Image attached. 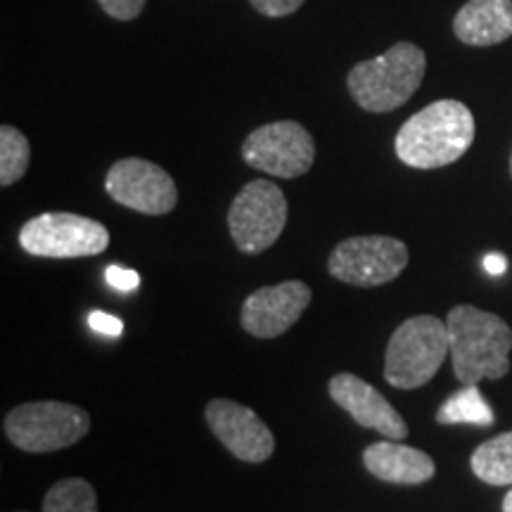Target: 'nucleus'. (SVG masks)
Here are the masks:
<instances>
[{"instance_id":"obj_1","label":"nucleus","mask_w":512,"mask_h":512,"mask_svg":"<svg viewBox=\"0 0 512 512\" xmlns=\"http://www.w3.org/2000/svg\"><path fill=\"white\" fill-rule=\"evenodd\" d=\"M448 347L460 384L501 380L510 373L512 330L496 313L460 304L448 311Z\"/></svg>"},{"instance_id":"obj_2","label":"nucleus","mask_w":512,"mask_h":512,"mask_svg":"<svg viewBox=\"0 0 512 512\" xmlns=\"http://www.w3.org/2000/svg\"><path fill=\"white\" fill-rule=\"evenodd\" d=\"M475 140V117L458 100H437L413 114L396 133V155L413 169L458 162Z\"/></svg>"},{"instance_id":"obj_3","label":"nucleus","mask_w":512,"mask_h":512,"mask_svg":"<svg viewBox=\"0 0 512 512\" xmlns=\"http://www.w3.org/2000/svg\"><path fill=\"white\" fill-rule=\"evenodd\" d=\"M427 57L415 43H396L373 60L358 62L349 72V93L366 112L399 110L425 79Z\"/></svg>"},{"instance_id":"obj_4","label":"nucleus","mask_w":512,"mask_h":512,"mask_svg":"<svg viewBox=\"0 0 512 512\" xmlns=\"http://www.w3.org/2000/svg\"><path fill=\"white\" fill-rule=\"evenodd\" d=\"M448 328L434 316L408 318L394 330L384 356V380L396 389H418L427 384L444 366Z\"/></svg>"},{"instance_id":"obj_5","label":"nucleus","mask_w":512,"mask_h":512,"mask_svg":"<svg viewBox=\"0 0 512 512\" xmlns=\"http://www.w3.org/2000/svg\"><path fill=\"white\" fill-rule=\"evenodd\" d=\"M91 430L83 408L64 401H31L5 415L3 432L27 453H53L74 446Z\"/></svg>"},{"instance_id":"obj_6","label":"nucleus","mask_w":512,"mask_h":512,"mask_svg":"<svg viewBox=\"0 0 512 512\" xmlns=\"http://www.w3.org/2000/svg\"><path fill=\"white\" fill-rule=\"evenodd\" d=\"M19 245L31 256L46 259H81L105 252L110 245V230L100 221L69 211H48L24 223L19 230Z\"/></svg>"},{"instance_id":"obj_7","label":"nucleus","mask_w":512,"mask_h":512,"mask_svg":"<svg viewBox=\"0 0 512 512\" xmlns=\"http://www.w3.org/2000/svg\"><path fill=\"white\" fill-rule=\"evenodd\" d=\"M287 223V200L271 181L247 183L228 209V228L235 247L245 254H261L275 245Z\"/></svg>"},{"instance_id":"obj_8","label":"nucleus","mask_w":512,"mask_h":512,"mask_svg":"<svg viewBox=\"0 0 512 512\" xmlns=\"http://www.w3.org/2000/svg\"><path fill=\"white\" fill-rule=\"evenodd\" d=\"M408 259L411 254L406 242L389 235H356L332 249L328 268L332 278L347 285L377 287L399 278Z\"/></svg>"},{"instance_id":"obj_9","label":"nucleus","mask_w":512,"mask_h":512,"mask_svg":"<svg viewBox=\"0 0 512 512\" xmlns=\"http://www.w3.org/2000/svg\"><path fill=\"white\" fill-rule=\"evenodd\" d=\"M242 159L264 174L297 178L313 166L316 145L311 133L297 121H275L249 133L242 143Z\"/></svg>"},{"instance_id":"obj_10","label":"nucleus","mask_w":512,"mask_h":512,"mask_svg":"<svg viewBox=\"0 0 512 512\" xmlns=\"http://www.w3.org/2000/svg\"><path fill=\"white\" fill-rule=\"evenodd\" d=\"M105 190L121 207L147 216L169 214L178 202V188L162 166L140 157L121 159L107 171Z\"/></svg>"},{"instance_id":"obj_11","label":"nucleus","mask_w":512,"mask_h":512,"mask_svg":"<svg viewBox=\"0 0 512 512\" xmlns=\"http://www.w3.org/2000/svg\"><path fill=\"white\" fill-rule=\"evenodd\" d=\"M209 430L238 460L245 463H264L273 456L275 437L266 422L252 408L230 399H214L207 403Z\"/></svg>"},{"instance_id":"obj_12","label":"nucleus","mask_w":512,"mask_h":512,"mask_svg":"<svg viewBox=\"0 0 512 512\" xmlns=\"http://www.w3.org/2000/svg\"><path fill=\"white\" fill-rule=\"evenodd\" d=\"M311 304V290L302 280L261 287L249 294L242 304L240 323L249 335L259 339H275L302 318Z\"/></svg>"},{"instance_id":"obj_13","label":"nucleus","mask_w":512,"mask_h":512,"mask_svg":"<svg viewBox=\"0 0 512 512\" xmlns=\"http://www.w3.org/2000/svg\"><path fill=\"white\" fill-rule=\"evenodd\" d=\"M328 392L342 411H347L358 425L380 432L382 437L401 441L408 437V425L399 411L377 392L373 384L351 373H339L330 380Z\"/></svg>"},{"instance_id":"obj_14","label":"nucleus","mask_w":512,"mask_h":512,"mask_svg":"<svg viewBox=\"0 0 512 512\" xmlns=\"http://www.w3.org/2000/svg\"><path fill=\"white\" fill-rule=\"evenodd\" d=\"M363 465L370 475L389 484H425L437 472L434 460L425 451L399 444V441H377L363 451Z\"/></svg>"},{"instance_id":"obj_15","label":"nucleus","mask_w":512,"mask_h":512,"mask_svg":"<svg viewBox=\"0 0 512 512\" xmlns=\"http://www.w3.org/2000/svg\"><path fill=\"white\" fill-rule=\"evenodd\" d=\"M453 31L467 46H496L512 36V0H470L453 19Z\"/></svg>"},{"instance_id":"obj_16","label":"nucleus","mask_w":512,"mask_h":512,"mask_svg":"<svg viewBox=\"0 0 512 512\" xmlns=\"http://www.w3.org/2000/svg\"><path fill=\"white\" fill-rule=\"evenodd\" d=\"M472 472L491 486L512 484V432L484 441L470 458Z\"/></svg>"},{"instance_id":"obj_17","label":"nucleus","mask_w":512,"mask_h":512,"mask_svg":"<svg viewBox=\"0 0 512 512\" xmlns=\"http://www.w3.org/2000/svg\"><path fill=\"white\" fill-rule=\"evenodd\" d=\"M439 425H479L489 427L494 425V411H491L489 401L484 399L477 384H465L460 392L441 403L437 411Z\"/></svg>"},{"instance_id":"obj_18","label":"nucleus","mask_w":512,"mask_h":512,"mask_svg":"<svg viewBox=\"0 0 512 512\" xmlns=\"http://www.w3.org/2000/svg\"><path fill=\"white\" fill-rule=\"evenodd\" d=\"M43 512H98V496L86 479H62L46 494Z\"/></svg>"},{"instance_id":"obj_19","label":"nucleus","mask_w":512,"mask_h":512,"mask_svg":"<svg viewBox=\"0 0 512 512\" xmlns=\"http://www.w3.org/2000/svg\"><path fill=\"white\" fill-rule=\"evenodd\" d=\"M29 140L15 126L0 128V185L10 188L29 169Z\"/></svg>"},{"instance_id":"obj_20","label":"nucleus","mask_w":512,"mask_h":512,"mask_svg":"<svg viewBox=\"0 0 512 512\" xmlns=\"http://www.w3.org/2000/svg\"><path fill=\"white\" fill-rule=\"evenodd\" d=\"M98 3L110 17L121 19V22H131V19H136L143 12L147 0H98Z\"/></svg>"},{"instance_id":"obj_21","label":"nucleus","mask_w":512,"mask_h":512,"mask_svg":"<svg viewBox=\"0 0 512 512\" xmlns=\"http://www.w3.org/2000/svg\"><path fill=\"white\" fill-rule=\"evenodd\" d=\"M105 280H107V285L114 287V290H119V292H131L140 285L138 271H133V268H121V266H107Z\"/></svg>"},{"instance_id":"obj_22","label":"nucleus","mask_w":512,"mask_h":512,"mask_svg":"<svg viewBox=\"0 0 512 512\" xmlns=\"http://www.w3.org/2000/svg\"><path fill=\"white\" fill-rule=\"evenodd\" d=\"M256 12L266 17H287L304 5V0H249Z\"/></svg>"},{"instance_id":"obj_23","label":"nucleus","mask_w":512,"mask_h":512,"mask_svg":"<svg viewBox=\"0 0 512 512\" xmlns=\"http://www.w3.org/2000/svg\"><path fill=\"white\" fill-rule=\"evenodd\" d=\"M88 325L95 332H100V335H107V337H119L121 332H124V323L117 316H110V313L105 311H91V316H88Z\"/></svg>"},{"instance_id":"obj_24","label":"nucleus","mask_w":512,"mask_h":512,"mask_svg":"<svg viewBox=\"0 0 512 512\" xmlns=\"http://www.w3.org/2000/svg\"><path fill=\"white\" fill-rule=\"evenodd\" d=\"M505 268H508V259L503 254L491 252L484 256V271L489 275H503Z\"/></svg>"},{"instance_id":"obj_25","label":"nucleus","mask_w":512,"mask_h":512,"mask_svg":"<svg viewBox=\"0 0 512 512\" xmlns=\"http://www.w3.org/2000/svg\"><path fill=\"white\" fill-rule=\"evenodd\" d=\"M503 512H512V489L503 498Z\"/></svg>"},{"instance_id":"obj_26","label":"nucleus","mask_w":512,"mask_h":512,"mask_svg":"<svg viewBox=\"0 0 512 512\" xmlns=\"http://www.w3.org/2000/svg\"><path fill=\"white\" fill-rule=\"evenodd\" d=\"M510 171H512V159H510Z\"/></svg>"}]
</instances>
